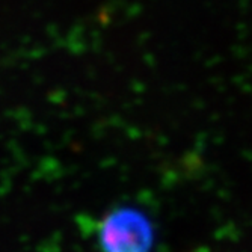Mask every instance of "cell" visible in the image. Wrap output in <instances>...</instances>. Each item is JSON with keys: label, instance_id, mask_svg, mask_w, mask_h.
<instances>
[{"label": "cell", "instance_id": "cell-1", "mask_svg": "<svg viewBox=\"0 0 252 252\" xmlns=\"http://www.w3.org/2000/svg\"><path fill=\"white\" fill-rule=\"evenodd\" d=\"M101 252H151L154 230L139 210L120 207L103 216L95 228Z\"/></svg>", "mask_w": 252, "mask_h": 252}]
</instances>
